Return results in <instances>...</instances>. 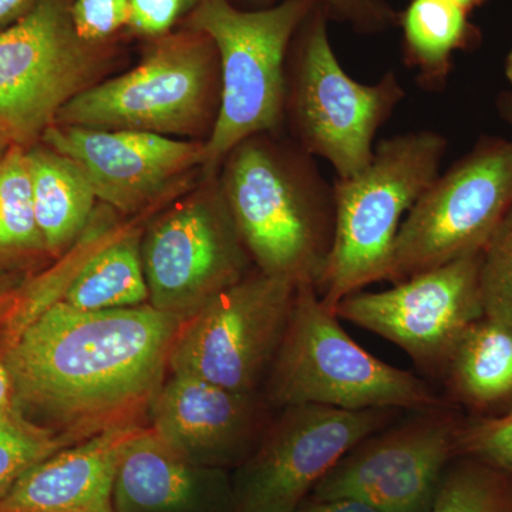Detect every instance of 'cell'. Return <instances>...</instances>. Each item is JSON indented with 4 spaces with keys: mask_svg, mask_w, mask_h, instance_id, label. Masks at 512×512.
<instances>
[{
    "mask_svg": "<svg viewBox=\"0 0 512 512\" xmlns=\"http://www.w3.org/2000/svg\"><path fill=\"white\" fill-rule=\"evenodd\" d=\"M329 20L318 3L292 37L285 111L299 147L348 180L372 161L376 133L403 100L404 89L393 72L376 84L353 80L333 52Z\"/></svg>",
    "mask_w": 512,
    "mask_h": 512,
    "instance_id": "obj_7",
    "label": "cell"
},
{
    "mask_svg": "<svg viewBox=\"0 0 512 512\" xmlns=\"http://www.w3.org/2000/svg\"><path fill=\"white\" fill-rule=\"evenodd\" d=\"M224 164L222 195L256 269L319 291L335 237V194L311 154L286 153L258 134Z\"/></svg>",
    "mask_w": 512,
    "mask_h": 512,
    "instance_id": "obj_2",
    "label": "cell"
},
{
    "mask_svg": "<svg viewBox=\"0 0 512 512\" xmlns=\"http://www.w3.org/2000/svg\"><path fill=\"white\" fill-rule=\"evenodd\" d=\"M8 298L9 293L3 298H0V322H2L3 318H5L6 311H8Z\"/></svg>",
    "mask_w": 512,
    "mask_h": 512,
    "instance_id": "obj_38",
    "label": "cell"
},
{
    "mask_svg": "<svg viewBox=\"0 0 512 512\" xmlns=\"http://www.w3.org/2000/svg\"><path fill=\"white\" fill-rule=\"evenodd\" d=\"M181 323L150 303L99 312L55 303L0 356L16 407L77 443L117 424L147 421Z\"/></svg>",
    "mask_w": 512,
    "mask_h": 512,
    "instance_id": "obj_1",
    "label": "cell"
},
{
    "mask_svg": "<svg viewBox=\"0 0 512 512\" xmlns=\"http://www.w3.org/2000/svg\"><path fill=\"white\" fill-rule=\"evenodd\" d=\"M15 406V386L8 366L0 359V413Z\"/></svg>",
    "mask_w": 512,
    "mask_h": 512,
    "instance_id": "obj_33",
    "label": "cell"
},
{
    "mask_svg": "<svg viewBox=\"0 0 512 512\" xmlns=\"http://www.w3.org/2000/svg\"><path fill=\"white\" fill-rule=\"evenodd\" d=\"M295 512H384L375 505L356 498H335V500H312L303 503Z\"/></svg>",
    "mask_w": 512,
    "mask_h": 512,
    "instance_id": "obj_31",
    "label": "cell"
},
{
    "mask_svg": "<svg viewBox=\"0 0 512 512\" xmlns=\"http://www.w3.org/2000/svg\"><path fill=\"white\" fill-rule=\"evenodd\" d=\"M483 252L421 272L382 292L346 296L333 312L402 348L429 372L446 373L467 329L483 318Z\"/></svg>",
    "mask_w": 512,
    "mask_h": 512,
    "instance_id": "obj_13",
    "label": "cell"
},
{
    "mask_svg": "<svg viewBox=\"0 0 512 512\" xmlns=\"http://www.w3.org/2000/svg\"><path fill=\"white\" fill-rule=\"evenodd\" d=\"M113 512H234L232 477L192 463L147 426L121 460Z\"/></svg>",
    "mask_w": 512,
    "mask_h": 512,
    "instance_id": "obj_18",
    "label": "cell"
},
{
    "mask_svg": "<svg viewBox=\"0 0 512 512\" xmlns=\"http://www.w3.org/2000/svg\"><path fill=\"white\" fill-rule=\"evenodd\" d=\"M74 29L82 39L106 43L119 39L127 30L130 0H73Z\"/></svg>",
    "mask_w": 512,
    "mask_h": 512,
    "instance_id": "obj_28",
    "label": "cell"
},
{
    "mask_svg": "<svg viewBox=\"0 0 512 512\" xmlns=\"http://www.w3.org/2000/svg\"><path fill=\"white\" fill-rule=\"evenodd\" d=\"M40 143L70 158L97 200L123 215L146 210L191 170L202 168L205 156V141L64 124L47 128Z\"/></svg>",
    "mask_w": 512,
    "mask_h": 512,
    "instance_id": "obj_15",
    "label": "cell"
},
{
    "mask_svg": "<svg viewBox=\"0 0 512 512\" xmlns=\"http://www.w3.org/2000/svg\"><path fill=\"white\" fill-rule=\"evenodd\" d=\"M147 421L117 424L37 463L0 503V512H113L117 471Z\"/></svg>",
    "mask_w": 512,
    "mask_h": 512,
    "instance_id": "obj_17",
    "label": "cell"
},
{
    "mask_svg": "<svg viewBox=\"0 0 512 512\" xmlns=\"http://www.w3.org/2000/svg\"><path fill=\"white\" fill-rule=\"evenodd\" d=\"M480 284L485 316L512 329V204L483 249Z\"/></svg>",
    "mask_w": 512,
    "mask_h": 512,
    "instance_id": "obj_26",
    "label": "cell"
},
{
    "mask_svg": "<svg viewBox=\"0 0 512 512\" xmlns=\"http://www.w3.org/2000/svg\"><path fill=\"white\" fill-rule=\"evenodd\" d=\"M73 0H42L0 32V134L12 146L40 143L74 97L101 82L119 39L92 43L74 29Z\"/></svg>",
    "mask_w": 512,
    "mask_h": 512,
    "instance_id": "obj_8",
    "label": "cell"
},
{
    "mask_svg": "<svg viewBox=\"0 0 512 512\" xmlns=\"http://www.w3.org/2000/svg\"><path fill=\"white\" fill-rule=\"evenodd\" d=\"M461 457L447 467L429 512H512V474Z\"/></svg>",
    "mask_w": 512,
    "mask_h": 512,
    "instance_id": "obj_24",
    "label": "cell"
},
{
    "mask_svg": "<svg viewBox=\"0 0 512 512\" xmlns=\"http://www.w3.org/2000/svg\"><path fill=\"white\" fill-rule=\"evenodd\" d=\"M461 424L443 409L376 431L346 454L312 491L313 500L356 498L384 512H429L457 454Z\"/></svg>",
    "mask_w": 512,
    "mask_h": 512,
    "instance_id": "obj_14",
    "label": "cell"
},
{
    "mask_svg": "<svg viewBox=\"0 0 512 512\" xmlns=\"http://www.w3.org/2000/svg\"><path fill=\"white\" fill-rule=\"evenodd\" d=\"M10 147H12V144H10L9 141L0 134V161H2V158L6 156Z\"/></svg>",
    "mask_w": 512,
    "mask_h": 512,
    "instance_id": "obj_37",
    "label": "cell"
},
{
    "mask_svg": "<svg viewBox=\"0 0 512 512\" xmlns=\"http://www.w3.org/2000/svg\"><path fill=\"white\" fill-rule=\"evenodd\" d=\"M232 477L234 512H295L346 454L384 429L393 409L282 407Z\"/></svg>",
    "mask_w": 512,
    "mask_h": 512,
    "instance_id": "obj_11",
    "label": "cell"
},
{
    "mask_svg": "<svg viewBox=\"0 0 512 512\" xmlns=\"http://www.w3.org/2000/svg\"><path fill=\"white\" fill-rule=\"evenodd\" d=\"M446 151L436 131L400 134L377 144L362 173L333 184L335 237L319 289L330 311L365 286L389 281L403 217L436 180Z\"/></svg>",
    "mask_w": 512,
    "mask_h": 512,
    "instance_id": "obj_4",
    "label": "cell"
},
{
    "mask_svg": "<svg viewBox=\"0 0 512 512\" xmlns=\"http://www.w3.org/2000/svg\"><path fill=\"white\" fill-rule=\"evenodd\" d=\"M47 254L36 220L26 148L12 146L0 161V272Z\"/></svg>",
    "mask_w": 512,
    "mask_h": 512,
    "instance_id": "obj_23",
    "label": "cell"
},
{
    "mask_svg": "<svg viewBox=\"0 0 512 512\" xmlns=\"http://www.w3.org/2000/svg\"><path fill=\"white\" fill-rule=\"evenodd\" d=\"M468 15L454 0H412L400 12L404 57L427 86L446 80L454 53L480 43V29Z\"/></svg>",
    "mask_w": 512,
    "mask_h": 512,
    "instance_id": "obj_22",
    "label": "cell"
},
{
    "mask_svg": "<svg viewBox=\"0 0 512 512\" xmlns=\"http://www.w3.org/2000/svg\"><path fill=\"white\" fill-rule=\"evenodd\" d=\"M278 407L318 404L345 410L440 407L430 384L357 345L316 286H296L291 318L265 379Z\"/></svg>",
    "mask_w": 512,
    "mask_h": 512,
    "instance_id": "obj_5",
    "label": "cell"
},
{
    "mask_svg": "<svg viewBox=\"0 0 512 512\" xmlns=\"http://www.w3.org/2000/svg\"><path fill=\"white\" fill-rule=\"evenodd\" d=\"M42 0H0V32L29 15Z\"/></svg>",
    "mask_w": 512,
    "mask_h": 512,
    "instance_id": "obj_32",
    "label": "cell"
},
{
    "mask_svg": "<svg viewBox=\"0 0 512 512\" xmlns=\"http://www.w3.org/2000/svg\"><path fill=\"white\" fill-rule=\"evenodd\" d=\"M220 93L217 47L205 33L181 28L151 39L134 69L74 97L55 124L195 137L212 131Z\"/></svg>",
    "mask_w": 512,
    "mask_h": 512,
    "instance_id": "obj_6",
    "label": "cell"
},
{
    "mask_svg": "<svg viewBox=\"0 0 512 512\" xmlns=\"http://www.w3.org/2000/svg\"><path fill=\"white\" fill-rule=\"evenodd\" d=\"M315 5V0H285L245 10L232 0H198L181 23L210 36L220 57V107L205 140V174H214L242 141L281 126L289 46Z\"/></svg>",
    "mask_w": 512,
    "mask_h": 512,
    "instance_id": "obj_3",
    "label": "cell"
},
{
    "mask_svg": "<svg viewBox=\"0 0 512 512\" xmlns=\"http://www.w3.org/2000/svg\"><path fill=\"white\" fill-rule=\"evenodd\" d=\"M33 204L47 254L60 258L79 241L96 212L97 195L70 158L43 143L26 148Z\"/></svg>",
    "mask_w": 512,
    "mask_h": 512,
    "instance_id": "obj_19",
    "label": "cell"
},
{
    "mask_svg": "<svg viewBox=\"0 0 512 512\" xmlns=\"http://www.w3.org/2000/svg\"><path fill=\"white\" fill-rule=\"evenodd\" d=\"M500 109L501 113H503L504 119L510 123L512 128V93L504 94L500 99ZM511 146H512V138H511Z\"/></svg>",
    "mask_w": 512,
    "mask_h": 512,
    "instance_id": "obj_34",
    "label": "cell"
},
{
    "mask_svg": "<svg viewBox=\"0 0 512 512\" xmlns=\"http://www.w3.org/2000/svg\"><path fill=\"white\" fill-rule=\"evenodd\" d=\"M454 2L458 3L461 8L466 9L467 12H471V10L483 5V3L487 2V0H454Z\"/></svg>",
    "mask_w": 512,
    "mask_h": 512,
    "instance_id": "obj_35",
    "label": "cell"
},
{
    "mask_svg": "<svg viewBox=\"0 0 512 512\" xmlns=\"http://www.w3.org/2000/svg\"><path fill=\"white\" fill-rule=\"evenodd\" d=\"M148 303L180 320L252 271L220 184L195 192L148 227L141 238Z\"/></svg>",
    "mask_w": 512,
    "mask_h": 512,
    "instance_id": "obj_12",
    "label": "cell"
},
{
    "mask_svg": "<svg viewBox=\"0 0 512 512\" xmlns=\"http://www.w3.org/2000/svg\"><path fill=\"white\" fill-rule=\"evenodd\" d=\"M505 76H507L508 82L512 84V49L507 57V62H505Z\"/></svg>",
    "mask_w": 512,
    "mask_h": 512,
    "instance_id": "obj_39",
    "label": "cell"
},
{
    "mask_svg": "<svg viewBox=\"0 0 512 512\" xmlns=\"http://www.w3.org/2000/svg\"><path fill=\"white\" fill-rule=\"evenodd\" d=\"M278 5L285 0H249ZM328 10L330 18L346 23L362 35H379L399 26L400 12L387 0H315Z\"/></svg>",
    "mask_w": 512,
    "mask_h": 512,
    "instance_id": "obj_29",
    "label": "cell"
},
{
    "mask_svg": "<svg viewBox=\"0 0 512 512\" xmlns=\"http://www.w3.org/2000/svg\"><path fill=\"white\" fill-rule=\"evenodd\" d=\"M446 375L458 402L493 416L511 410L512 329L485 315L478 319L458 342Z\"/></svg>",
    "mask_w": 512,
    "mask_h": 512,
    "instance_id": "obj_20",
    "label": "cell"
},
{
    "mask_svg": "<svg viewBox=\"0 0 512 512\" xmlns=\"http://www.w3.org/2000/svg\"><path fill=\"white\" fill-rule=\"evenodd\" d=\"M10 291V279L5 274L0 272V298L8 295Z\"/></svg>",
    "mask_w": 512,
    "mask_h": 512,
    "instance_id": "obj_36",
    "label": "cell"
},
{
    "mask_svg": "<svg viewBox=\"0 0 512 512\" xmlns=\"http://www.w3.org/2000/svg\"><path fill=\"white\" fill-rule=\"evenodd\" d=\"M148 427L198 466L241 464L268 424L258 393H238L194 376L168 373L147 412Z\"/></svg>",
    "mask_w": 512,
    "mask_h": 512,
    "instance_id": "obj_16",
    "label": "cell"
},
{
    "mask_svg": "<svg viewBox=\"0 0 512 512\" xmlns=\"http://www.w3.org/2000/svg\"><path fill=\"white\" fill-rule=\"evenodd\" d=\"M74 443L72 437L30 420L16 404L0 413V503L30 468Z\"/></svg>",
    "mask_w": 512,
    "mask_h": 512,
    "instance_id": "obj_25",
    "label": "cell"
},
{
    "mask_svg": "<svg viewBox=\"0 0 512 512\" xmlns=\"http://www.w3.org/2000/svg\"><path fill=\"white\" fill-rule=\"evenodd\" d=\"M198 0H130L127 32L157 39L173 32L190 15Z\"/></svg>",
    "mask_w": 512,
    "mask_h": 512,
    "instance_id": "obj_30",
    "label": "cell"
},
{
    "mask_svg": "<svg viewBox=\"0 0 512 512\" xmlns=\"http://www.w3.org/2000/svg\"><path fill=\"white\" fill-rule=\"evenodd\" d=\"M457 456L477 458L512 474V409L461 424Z\"/></svg>",
    "mask_w": 512,
    "mask_h": 512,
    "instance_id": "obj_27",
    "label": "cell"
},
{
    "mask_svg": "<svg viewBox=\"0 0 512 512\" xmlns=\"http://www.w3.org/2000/svg\"><path fill=\"white\" fill-rule=\"evenodd\" d=\"M141 238V229L120 228L94 249L60 302L84 312L148 305Z\"/></svg>",
    "mask_w": 512,
    "mask_h": 512,
    "instance_id": "obj_21",
    "label": "cell"
},
{
    "mask_svg": "<svg viewBox=\"0 0 512 512\" xmlns=\"http://www.w3.org/2000/svg\"><path fill=\"white\" fill-rule=\"evenodd\" d=\"M296 285L249 272L181 323L168 370L232 392L265 382L291 318Z\"/></svg>",
    "mask_w": 512,
    "mask_h": 512,
    "instance_id": "obj_10",
    "label": "cell"
},
{
    "mask_svg": "<svg viewBox=\"0 0 512 512\" xmlns=\"http://www.w3.org/2000/svg\"><path fill=\"white\" fill-rule=\"evenodd\" d=\"M512 204V146L481 138L407 212L394 242L389 281L483 252Z\"/></svg>",
    "mask_w": 512,
    "mask_h": 512,
    "instance_id": "obj_9",
    "label": "cell"
}]
</instances>
